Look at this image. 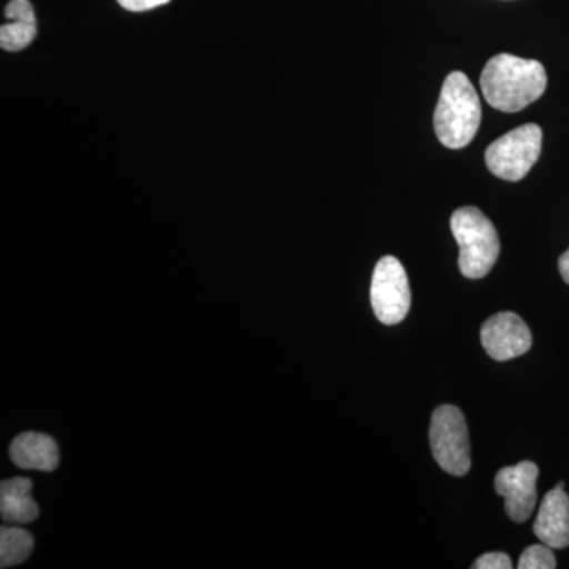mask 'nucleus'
<instances>
[{
    "label": "nucleus",
    "mask_w": 569,
    "mask_h": 569,
    "mask_svg": "<svg viewBox=\"0 0 569 569\" xmlns=\"http://www.w3.org/2000/svg\"><path fill=\"white\" fill-rule=\"evenodd\" d=\"M539 468L530 460L505 467L496 477L498 496L505 498V511L516 523L527 522L537 507Z\"/></svg>",
    "instance_id": "obj_7"
},
{
    "label": "nucleus",
    "mask_w": 569,
    "mask_h": 569,
    "mask_svg": "<svg viewBox=\"0 0 569 569\" xmlns=\"http://www.w3.org/2000/svg\"><path fill=\"white\" fill-rule=\"evenodd\" d=\"M473 569H511L512 561L509 559L508 553L503 552H489L479 557L473 565Z\"/></svg>",
    "instance_id": "obj_15"
},
{
    "label": "nucleus",
    "mask_w": 569,
    "mask_h": 569,
    "mask_svg": "<svg viewBox=\"0 0 569 569\" xmlns=\"http://www.w3.org/2000/svg\"><path fill=\"white\" fill-rule=\"evenodd\" d=\"M370 302L383 325L403 321L411 306L410 282L406 268L395 257H383L373 269Z\"/></svg>",
    "instance_id": "obj_6"
},
{
    "label": "nucleus",
    "mask_w": 569,
    "mask_h": 569,
    "mask_svg": "<svg viewBox=\"0 0 569 569\" xmlns=\"http://www.w3.org/2000/svg\"><path fill=\"white\" fill-rule=\"evenodd\" d=\"M119 6L122 9L129 11H148L152 9H157V7L164 6V3L170 2V0H118Z\"/></svg>",
    "instance_id": "obj_16"
},
{
    "label": "nucleus",
    "mask_w": 569,
    "mask_h": 569,
    "mask_svg": "<svg viewBox=\"0 0 569 569\" xmlns=\"http://www.w3.org/2000/svg\"><path fill=\"white\" fill-rule=\"evenodd\" d=\"M451 231L459 246V269L467 279H482L500 257V238L493 223L478 208L467 206L452 213Z\"/></svg>",
    "instance_id": "obj_3"
},
{
    "label": "nucleus",
    "mask_w": 569,
    "mask_h": 569,
    "mask_svg": "<svg viewBox=\"0 0 569 569\" xmlns=\"http://www.w3.org/2000/svg\"><path fill=\"white\" fill-rule=\"evenodd\" d=\"M560 274L563 277L565 282L569 284V249L561 254L559 260Z\"/></svg>",
    "instance_id": "obj_17"
},
{
    "label": "nucleus",
    "mask_w": 569,
    "mask_h": 569,
    "mask_svg": "<svg viewBox=\"0 0 569 569\" xmlns=\"http://www.w3.org/2000/svg\"><path fill=\"white\" fill-rule=\"evenodd\" d=\"M519 569H553L557 568V559L553 556V549L550 546L545 545H535L530 546L523 550L522 556H520Z\"/></svg>",
    "instance_id": "obj_14"
},
{
    "label": "nucleus",
    "mask_w": 569,
    "mask_h": 569,
    "mask_svg": "<svg viewBox=\"0 0 569 569\" xmlns=\"http://www.w3.org/2000/svg\"><path fill=\"white\" fill-rule=\"evenodd\" d=\"M539 541L552 549L569 546V497L565 489H552L542 498L533 526Z\"/></svg>",
    "instance_id": "obj_9"
},
{
    "label": "nucleus",
    "mask_w": 569,
    "mask_h": 569,
    "mask_svg": "<svg viewBox=\"0 0 569 569\" xmlns=\"http://www.w3.org/2000/svg\"><path fill=\"white\" fill-rule=\"evenodd\" d=\"M542 149V130L537 123H526L498 138L486 151L490 173L503 181H522L538 162Z\"/></svg>",
    "instance_id": "obj_4"
},
{
    "label": "nucleus",
    "mask_w": 569,
    "mask_h": 569,
    "mask_svg": "<svg viewBox=\"0 0 569 569\" xmlns=\"http://www.w3.org/2000/svg\"><path fill=\"white\" fill-rule=\"evenodd\" d=\"M479 86L490 107L518 112L545 93L548 73L541 62L501 52L486 63Z\"/></svg>",
    "instance_id": "obj_1"
},
{
    "label": "nucleus",
    "mask_w": 569,
    "mask_h": 569,
    "mask_svg": "<svg viewBox=\"0 0 569 569\" xmlns=\"http://www.w3.org/2000/svg\"><path fill=\"white\" fill-rule=\"evenodd\" d=\"M6 17L10 22L0 28V47L10 52L24 50L37 36L32 3L29 0H11L7 6Z\"/></svg>",
    "instance_id": "obj_11"
},
{
    "label": "nucleus",
    "mask_w": 569,
    "mask_h": 569,
    "mask_svg": "<svg viewBox=\"0 0 569 569\" xmlns=\"http://www.w3.org/2000/svg\"><path fill=\"white\" fill-rule=\"evenodd\" d=\"M33 539L28 531L18 527H2L0 530V567H17L31 556Z\"/></svg>",
    "instance_id": "obj_13"
},
{
    "label": "nucleus",
    "mask_w": 569,
    "mask_h": 569,
    "mask_svg": "<svg viewBox=\"0 0 569 569\" xmlns=\"http://www.w3.org/2000/svg\"><path fill=\"white\" fill-rule=\"evenodd\" d=\"M481 343L490 358L509 361L526 355L533 343V337L518 313L500 312L482 325Z\"/></svg>",
    "instance_id": "obj_8"
},
{
    "label": "nucleus",
    "mask_w": 569,
    "mask_h": 569,
    "mask_svg": "<svg viewBox=\"0 0 569 569\" xmlns=\"http://www.w3.org/2000/svg\"><path fill=\"white\" fill-rule=\"evenodd\" d=\"M10 458L14 466L24 470L52 471L59 466V449L51 437L26 432L14 438Z\"/></svg>",
    "instance_id": "obj_10"
},
{
    "label": "nucleus",
    "mask_w": 569,
    "mask_h": 569,
    "mask_svg": "<svg viewBox=\"0 0 569 569\" xmlns=\"http://www.w3.org/2000/svg\"><path fill=\"white\" fill-rule=\"evenodd\" d=\"M32 481L11 478L0 485V512L9 523H31L39 518V507L31 497Z\"/></svg>",
    "instance_id": "obj_12"
},
{
    "label": "nucleus",
    "mask_w": 569,
    "mask_h": 569,
    "mask_svg": "<svg viewBox=\"0 0 569 569\" xmlns=\"http://www.w3.org/2000/svg\"><path fill=\"white\" fill-rule=\"evenodd\" d=\"M481 123V102L477 89L463 71H452L441 88L433 127L441 144L462 149L477 137Z\"/></svg>",
    "instance_id": "obj_2"
},
{
    "label": "nucleus",
    "mask_w": 569,
    "mask_h": 569,
    "mask_svg": "<svg viewBox=\"0 0 569 569\" xmlns=\"http://www.w3.org/2000/svg\"><path fill=\"white\" fill-rule=\"evenodd\" d=\"M557 488L565 489V482H559V485H557Z\"/></svg>",
    "instance_id": "obj_18"
},
{
    "label": "nucleus",
    "mask_w": 569,
    "mask_h": 569,
    "mask_svg": "<svg viewBox=\"0 0 569 569\" xmlns=\"http://www.w3.org/2000/svg\"><path fill=\"white\" fill-rule=\"evenodd\" d=\"M429 440L438 466L449 475L466 477L471 467V447L466 418L458 407L441 406L433 411Z\"/></svg>",
    "instance_id": "obj_5"
}]
</instances>
